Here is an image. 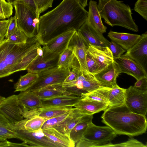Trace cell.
Segmentation results:
<instances>
[{
  "mask_svg": "<svg viewBox=\"0 0 147 147\" xmlns=\"http://www.w3.org/2000/svg\"><path fill=\"white\" fill-rule=\"evenodd\" d=\"M79 3L84 8L88 5L87 2L88 0H77Z\"/></svg>",
  "mask_w": 147,
  "mask_h": 147,
  "instance_id": "obj_51",
  "label": "cell"
},
{
  "mask_svg": "<svg viewBox=\"0 0 147 147\" xmlns=\"http://www.w3.org/2000/svg\"><path fill=\"white\" fill-rule=\"evenodd\" d=\"M87 53L92 57L99 65L100 71L114 60L109 47H101L89 44Z\"/></svg>",
  "mask_w": 147,
  "mask_h": 147,
  "instance_id": "obj_19",
  "label": "cell"
},
{
  "mask_svg": "<svg viewBox=\"0 0 147 147\" xmlns=\"http://www.w3.org/2000/svg\"><path fill=\"white\" fill-rule=\"evenodd\" d=\"M133 86L141 90H147V78H142L137 80Z\"/></svg>",
  "mask_w": 147,
  "mask_h": 147,
  "instance_id": "obj_48",
  "label": "cell"
},
{
  "mask_svg": "<svg viewBox=\"0 0 147 147\" xmlns=\"http://www.w3.org/2000/svg\"><path fill=\"white\" fill-rule=\"evenodd\" d=\"M86 115L80 109L74 108L67 117L62 122L53 127L61 133L70 136L71 130L81 118Z\"/></svg>",
  "mask_w": 147,
  "mask_h": 147,
  "instance_id": "obj_22",
  "label": "cell"
},
{
  "mask_svg": "<svg viewBox=\"0 0 147 147\" xmlns=\"http://www.w3.org/2000/svg\"><path fill=\"white\" fill-rule=\"evenodd\" d=\"M124 55L138 63L147 72V32L140 35L136 42L127 51Z\"/></svg>",
  "mask_w": 147,
  "mask_h": 147,
  "instance_id": "obj_13",
  "label": "cell"
},
{
  "mask_svg": "<svg viewBox=\"0 0 147 147\" xmlns=\"http://www.w3.org/2000/svg\"><path fill=\"white\" fill-rule=\"evenodd\" d=\"M140 35L137 34L118 32L110 30L108 36L121 46L125 51H127L137 41Z\"/></svg>",
  "mask_w": 147,
  "mask_h": 147,
  "instance_id": "obj_23",
  "label": "cell"
},
{
  "mask_svg": "<svg viewBox=\"0 0 147 147\" xmlns=\"http://www.w3.org/2000/svg\"><path fill=\"white\" fill-rule=\"evenodd\" d=\"M45 135L58 144L60 147H74L76 144L70 136L63 134L53 127L42 129Z\"/></svg>",
  "mask_w": 147,
  "mask_h": 147,
  "instance_id": "obj_26",
  "label": "cell"
},
{
  "mask_svg": "<svg viewBox=\"0 0 147 147\" xmlns=\"http://www.w3.org/2000/svg\"><path fill=\"white\" fill-rule=\"evenodd\" d=\"M98 0L99 13L106 23L112 27L119 26L134 32L138 31L129 5L117 0Z\"/></svg>",
  "mask_w": 147,
  "mask_h": 147,
  "instance_id": "obj_4",
  "label": "cell"
},
{
  "mask_svg": "<svg viewBox=\"0 0 147 147\" xmlns=\"http://www.w3.org/2000/svg\"><path fill=\"white\" fill-rule=\"evenodd\" d=\"M75 58L73 46L68 45L60 54L57 66L59 67L67 69L73 63Z\"/></svg>",
  "mask_w": 147,
  "mask_h": 147,
  "instance_id": "obj_35",
  "label": "cell"
},
{
  "mask_svg": "<svg viewBox=\"0 0 147 147\" xmlns=\"http://www.w3.org/2000/svg\"></svg>",
  "mask_w": 147,
  "mask_h": 147,
  "instance_id": "obj_54",
  "label": "cell"
},
{
  "mask_svg": "<svg viewBox=\"0 0 147 147\" xmlns=\"http://www.w3.org/2000/svg\"><path fill=\"white\" fill-rule=\"evenodd\" d=\"M42 46V52L28 66V72L38 73L57 66L60 54L51 51Z\"/></svg>",
  "mask_w": 147,
  "mask_h": 147,
  "instance_id": "obj_11",
  "label": "cell"
},
{
  "mask_svg": "<svg viewBox=\"0 0 147 147\" xmlns=\"http://www.w3.org/2000/svg\"><path fill=\"white\" fill-rule=\"evenodd\" d=\"M32 147L28 145L25 142H23L21 143H13L5 140L0 141V147Z\"/></svg>",
  "mask_w": 147,
  "mask_h": 147,
  "instance_id": "obj_50",
  "label": "cell"
},
{
  "mask_svg": "<svg viewBox=\"0 0 147 147\" xmlns=\"http://www.w3.org/2000/svg\"><path fill=\"white\" fill-rule=\"evenodd\" d=\"M12 4L5 0H0V20L9 18L13 13Z\"/></svg>",
  "mask_w": 147,
  "mask_h": 147,
  "instance_id": "obj_39",
  "label": "cell"
},
{
  "mask_svg": "<svg viewBox=\"0 0 147 147\" xmlns=\"http://www.w3.org/2000/svg\"><path fill=\"white\" fill-rule=\"evenodd\" d=\"M120 74L119 68L114 59L110 65L93 75L101 86L111 88L117 84L116 79Z\"/></svg>",
  "mask_w": 147,
  "mask_h": 147,
  "instance_id": "obj_16",
  "label": "cell"
},
{
  "mask_svg": "<svg viewBox=\"0 0 147 147\" xmlns=\"http://www.w3.org/2000/svg\"><path fill=\"white\" fill-rule=\"evenodd\" d=\"M16 138L34 147H60L57 143L49 139L41 128L36 131L23 128H13Z\"/></svg>",
  "mask_w": 147,
  "mask_h": 147,
  "instance_id": "obj_9",
  "label": "cell"
},
{
  "mask_svg": "<svg viewBox=\"0 0 147 147\" xmlns=\"http://www.w3.org/2000/svg\"><path fill=\"white\" fill-rule=\"evenodd\" d=\"M134 9L147 20V0H137Z\"/></svg>",
  "mask_w": 147,
  "mask_h": 147,
  "instance_id": "obj_43",
  "label": "cell"
},
{
  "mask_svg": "<svg viewBox=\"0 0 147 147\" xmlns=\"http://www.w3.org/2000/svg\"><path fill=\"white\" fill-rule=\"evenodd\" d=\"M76 31L73 29L64 32L51 39L44 45L51 51L60 54L67 47Z\"/></svg>",
  "mask_w": 147,
  "mask_h": 147,
  "instance_id": "obj_21",
  "label": "cell"
},
{
  "mask_svg": "<svg viewBox=\"0 0 147 147\" xmlns=\"http://www.w3.org/2000/svg\"><path fill=\"white\" fill-rule=\"evenodd\" d=\"M88 14L77 0H63L39 18L37 35L41 45L69 30L78 31L87 21Z\"/></svg>",
  "mask_w": 147,
  "mask_h": 147,
  "instance_id": "obj_1",
  "label": "cell"
},
{
  "mask_svg": "<svg viewBox=\"0 0 147 147\" xmlns=\"http://www.w3.org/2000/svg\"><path fill=\"white\" fill-rule=\"evenodd\" d=\"M42 51L41 45L30 51L23 57L20 62L14 67L11 71V74L18 71L26 70L29 65L42 52Z\"/></svg>",
  "mask_w": 147,
  "mask_h": 147,
  "instance_id": "obj_32",
  "label": "cell"
},
{
  "mask_svg": "<svg viewBox=\"0 0 147 147\" xmlns=\"http://www.w3.org/2000/svg\"><path fill=\"white\" fill-rule=\"evenodd\" d=\"M18 27L16 20L14 16L10 18V22L8 26L5 38L7 39L16 31Z\"/></svg>",
  "mask_w": 147,
  "mask_h": 147,
  "instance_id": "obj_46",
  "label": "cell"
},
{
  "mask_svg": "<svg viewBox=\"0 0 147 147\" xmlns=\"http://www.w3.org/2000/svg\"><path fill=\"white\" fill-rule=\"evenodd\" d=\"M109 47L114 59L120 57L126 51L119 45L112 40L109 42Z\"/></svg>",
  "mask_w": 147,
  "mask_h": 147,
  "instance_id": "obj_45",
  "label": "cell"
},
{
  "mask_svg": "<svg viewBox=\"0 0 147 147\" xmlns=\"http://www.w3.org/2000/svg\"><path fill=\"white\" fill-rule=\"evenodd\" d=\"M114 59L119 68L120 73H126L131 76L137 80L142 78H147V72L128 56L122 55Z\"/></svg>",
  "mask_w": 147,
  "mask_h": 147,
  "instance_id": "obj_14",
  "label": "cell"
},
{
  "mask_svg": "<svg viewBox=\"0 0 147 147\" xmlns=\"http://www.w3.org/2000/svg\"><path fill=\"white\" fill-rule=\"evenodd\" d=\"M72 106H51L42 107L28 111L23 115L24 118H29L36 116L47 120L71 111Z\"/></svg>",
  "mask_w": 147,
  "mask_h": 147,
  "instance_id": "obj_18",
  "label": "cell"
},
{
  "mask_svg": "<svg viewBox=\"0 0 147 147\" xmlns=\"http://www.w3.org/2000/svg\"><path fill=\"white\" fill-rule=\"evenodd\" d=\"M54 0H33L36 7V14L39 18L40 14L52 6Z\"/></svg>",
  "mask_w": 147,
  "mask_h": 147,
  "instance_id": "obj_41",
  "label": "cell"
},
{
  "mask_svg": "<svg viewBox=\"0 0 147 147\" xmlns=\"http://www.w3.org/2000/svg\"><path fill=\"white\" fill-rule=\"evenodd\" d=\"M110 88L103 87L80 96L81 99L94 101L105 103L108 107L109 105V92Z\"/></svg>",
  "mask_w": 147,
  "mask_h": 147,
  "instance_id": "obj_31",
  "label": "cell"
},
{
  "mask_svg": "<svg viewBox=\"0 0 147 147\" xmlns=\"http://www.w3.org/2000/svg\"><path fill=\"white\" fill-rule=\"evenodd\" d=\"M46 120L41 117L36 116L25 118L11 126L13 129L23 128L27 130L36 131L41 128Z\"/></svg>",
  "mask_w": 147,
  "mask_h": 147,
  "instance_id": "obj_30",
  "label": "cell"
},
{
  "mask_svg": "<svg viewBox=\"0 0 147 147\" xmlns=\"http://www.w3.org/2000/svg\"><path fill=\"white\" fill-rule=\"evenodd\" d=\"M67 69L69 74L63 82H70L75 80L79 76L82 71L79 63L76 57Z\"/></svg>",
  "mask_w": 147,
  "mask_h": 147,
  "instance_id": "obj_37",
  "label": "cell"
},
{
  "mask_svg": "<svg viewBox=\"0 0 147 147\" xmlns=\"http://www.w3.org/2000/svg\"><path fill=\"white\" fill-rule=\"evenodd\" d=\"M4 98H5V97H2V96H0V102Z\"/></svg>",
  "mask_w": 147,
  "mask_h": 147,
  "instance_id": "obj_53",
  "label": "cell"
},
{
  "mask_svg": "<svg viewBox=\"0 0 147 147\" xmlns=\"http://www.w3.org/2000/svg\"><path fill=\"white\" fill-rule=\"evenodd\" d=\"M4 39V38H3L0 36V43Z\"/></svg>",
  "mask_w": 147,
  "mask_h": 147,
  "instance_id": "obj_52",
  "label": "cell"
},
{
  "mask_svg": "<svg viewBox=\"0 0 147 147\" xmlns=\"http://www.w3.org/2000/svg\"><path fill=\"white\" fill-rule=\"evenodd\" d=\"M86 62L89 73L94 75L100 71L98 65L93 57L88 53L86 55Z\"/></svg>",
  "mask_w": 147,
  "mask_h": 147,
  "instance_id": "obj_44",
  "label": "cell"
},
{
  "mask_svg": "<svg viewBox=\"0 0 147 147\" xmlns=\"http://www.w3.org/2000/svg\"><path fill=\"white\" fill-rule=\"evenodd\" d=\"M68 45L73 46L76 57L80 64L81 70L85 73L88 71L86 57L89 44L77 31L71 37Z\"/></svg>",
  "mask_w": 147,
  "mask_h": 147,
  "instance_id": "obj_15",
  "label": "cell"
},
{
  "mask_svg": "<svg viewBox=\"0 0 147 147\" xmlns=\"http://www.w3.org/2000/svg\"><path fill=\"white\" fill-rule=\"evenodd\" d=\"M57 84L61 86L73 95L80 96L82 94L103 87L99 84L93 75L82 71L75 80Z\"/></svg>",
  "mask_w": 147,
  "mask_h": 147,
  "instance_id": "obj_7",
  "label": "cell"
},
{
  "mask_svg": "<svg viewBox=\"0 0 147 147\" xmlns=\"http://www.w3.org/2000/svg\"><path fill=\"white\" fill-rule=\"evenodd\" d=\"M12 138H16L13 128L7 120L0 113V141Z\"/></svg>",
  "mask_w": 147,
  "mask_h": 147,
  "instance_id": "obj_36",
  "label": "cell"
},
{
  "mask_svg": "<svg viewBox=\"0 0 147 147\" xmlns=\"http://www.w3.org/2000/svg\"><path fill=\"white\" fill-rule=\"evenodd\" d=\"M10 19L7 20H0V36L4 38L6 35Z\"/></svg>",
  "mask_w": 147,
  "mask_h": 147,
  "instance_id": "obj_47",
  "label": "cell"
},
{
  "mask_svg": "<svg viewBox=\"0 0 147 147\" xmlns=\"http://www.w3.org/2000/svg\"><path fill=\"white\" fill-rule=\"evenodd\" d=\"M40 45L37 35L28 38L25 43H12L4 39L0 43V78L11 74L14 67L23 57Z\"/></svg>",
  "mask_w": 147,
  "mask_h": 147,
  "instance_id": "obj_3",
  "label": "cell"
},
{
  "mask_svg": "<svg viewBox=\"0 0 147 147\" xmlns=\"http://www.w3.org/2000/svg\"><path fill=\"white\" fill-rule=\"evenodd\" d=\"M28 38L25 33L17 27L14 32L6 39L12 43L22 44L26 43Z\"/></svg>",
  "mask_w": 147,
  "mask_h": 147,
  "instance_id": "obj_38",
  "label": "cell"
},
{
  "mask_svg": "<svg viewBox=\"0 0 147 147\" xmlns=\"http://www.w3.org/2000/svg\"><path fill=\"white\" fill-rule=\"evenodd\" d=\"M87 21L101 33L106 32L107 27L103 24L97 2L94 0H90L89 2Z\"/></svg>",
  "mask_w": 147,
  "mask_h": 147,
  "instance_id": "obj_24",
  "label": "cell"
},
{
  "mask_svg": "<svg viewBox=\"0 0 147 147\" xmlns=\"http://www.w3.org/2000/svg\"><path fill=\"white\" fill-rule=\"evenodd\" d=\"M21 113L42 107L41 100L35 92L27 90L17 95Z\"/></svg>",
  "mask_w": 147,
  "mask_h": 147,
  "instance_id": "obj_20",
  "label": "cell"
},
{
  "mask_svg": "<svg viewBox=\"0 0 147 147\" xmlns=\"http://www.w3.org/2000/svg\"><path fill=\"white\" fill-rule=\"evenodd\" d=\"M13 5L15 10V17L18 27L26 35L28 38L37 35L39 18L36 11L28 5L22 3Z\"/></svg>",
  "mask_w": 147,
  "mask_h": 147,
  "instance_id": "obj_6",
  "label": "cell"
},
{
  "mask_svg": "<svg viewBox=\"0 0 147 147\" xmlns=\"http://www.w3.org/2000/svg\"><path fill=\"white\" fill-rule=\"evenodd\" d=\"M81 99L80 96L62 95L47 99H41L42 107L51 106H72Z\"/></svg>",
  "mask_w": 147,
  "mask_h": 147,
  "instance_id": "obj_25",
  "label": "cell"
},
{
  "mask_svg": "<svg viewBox=\"0 0 147 147\" xmlns=\"http://www.w3.org/2000/svg\"><path fill=\"white\" fill-rule=\"evenodd\" d=\"M73 107L80 109L86 115H93L104 111L108 106L104 103L81 99Z\"/></svg>",
  "mask_w": 147,
  "mask_h": 147,
  "instance_id": "obj_27",
  "label": "cell"
},
{
  "mask_svg": "<svg viewBox=\"0 0 147 147\" xmlns=\"http://www.w3.org/2000/svg\"><path fill=\"white\" fill-rule=\"evenodd\" d=\"M0 113L11 125L24 119L19 105L17 95H13L5 98L0 102Z\"/></svg>",
  "mask_w": 147,
  "mask_h": 147,
  "instance_id": "obj_12",
  "label": "cell"
},
{
  "mask_svg": "<svg viewBox=\"0 0 147 147\" xmlns=\"http://www.w3.org/2000/svg\"><path fill=\"white\" fill-rule=\"evenodd\" d=\"M106 147H146L147 146L137 140L131 137L128 140L125 142L115 144H113L111 143L106 145Z\"/></svg>",
  "mask_w": 147,
  "mask_h": 147,
  "instance_id": "obj_42",
  "label": "cell"
},
{
  "mask_svg": "<svg viewBox=\"0 0 147 147\" xmlns=\"http://www.w3.org/2000/svg\"><path fill=\"white\" fill-rule=\"evenodd\" d=\"M104 111L101 117L102 122L117 135L132 137L146 133V117L132 112L125 104L108 107Z\"/></svg>",
  "mask_w": 147,
  "mask_h": 147,
  "instance_id": "obj_2",
  "label": "cell"
},
{
  "mask_svg": "<svg viewBox=\"0 0 147 147\" xmlns=\"http://www.w3.org/2000/svg\"><path fill=\"white\" fill-rule=\"evenodd\" d=\"M89 44L109 47V42L86 21L77 31Z\"/></svg>",
  "mask_w": 147,
  "mask_h": 147,
  "instance_id": "obj_17",
  "label": "cell"
},
{
  "mask_svg": "<svg viewBox=\"0 0 147 147\" xmlns=\"http://www.w3.org/2000/svg\"><path fill=\"white\" fill-rule=\"evenodd\" d=\"M7 2L13 5L15 3H22L30 6L36 12V7L33 0H7Z\"/></svg>",
  "mask_w": 147,
  "mask_h": 147,
  "instance_id": "obj_49",
  "label": "cell"
},
{
  "mask_svg": "<svg viewBox=\"0 0 147 147\" xmlns=\"http://www.w3.org/2000/svg\"><path fill=\"white\" fill-rule=\"evenodd\" d=\"M38 78L28 90L36 92L47 86L63 83L69 74L67 69L58 66L37 73Z\"/></svg>",
  "mask_w": 147,
  "mask_h": 147,
  "instance_id": "obj_8",
  "label": "cell"
},
{
  "mask_svg": "<svg viewBox=\"0 0 147 147\" xmlns=\"http://www.w3.org/2000/svg\"><path fill=\"white\" fill-rule=\"evenodd\" d=\"M38 77L37 73L28 72L20 77L14 85V92L28 90L35 82Z\"/></svg>",
  "mask_w": 147,
  "mask_h": 147,
  "instance_id": "obj_33",
  "label": "cell"
},
{
  "mask_svg": "<svg viewBox=\"0 0 147 147\" xmlns=\"http://www.w3.org/2000/svg\"><path fill=\"white\" fill-rule=\"evenodd\" d=\"M125 104L132 112L146 117L147 90H141L130 86L126 89Z\"/></svg>",
  "mask_w": 147,
  "mask_h": 147,
  "instance_id": "obj_10",
  "label": "cell"
},
{
  "mask_svg": "<svg viewBox=\"0 0 147 147\" xmlns=\"http://www.w3.org/2000/svg\"><path fill=\"white\" fill-rule=\"evenodd\" d=\"M117 135L109 126H98L92 122L88 125L77 145L78 147H105Z\"/></svg>",
  "mask_w": 147,
  "mask_h": 147,
  "instance_id": "obj_5",
  "label": "cell"
},
{
  "mask_svg": "<svg viewBox=\"0 0 147 147\" xmlns=\"http://www.w3.org/2000/svg\"><path fill=\"white\" fill-rule=\"evenodd\" d=\"M34 92L41 100L49 98L63 94L74 95L61 86L57 84L47 86Z\"/></svg>",
  "mask_w": 147,
  "mask_h": 147,
  "instance_id": "obj_28",
  "label": "cell"
},
{
  "mask_svg": "<svg viewBox=\"0 0 147 147\" xmlns=\"http://www.w3.org/2000/svg\"><path fill=\"white\" fill-rule=\"evenodd\" d=\"M93 115H85L83 116L79 122L71 130L70 137L75 144L82 138L88 125L92 123Z\"/></svg>",
  "mask_w": 147,
  "mask_h": 147,
  "instance_id": "obj_29",
  "label": "cell"
},
{
  "mask_svg": "<svg viewBox=\"0 0 147 147\" xmlns=\"http://www.w3.org/2000/svg\"><path fill=\"white\" fill-rule=\"evenodd\" d=\"M126 89L117 84L110 89L109 93V107L124 104Z\"/></svg>",
  "mask_w": 147,
  "mask_h": 147,
  "instance_id": "obj_34",
  "label": "cell"
},
{
  "mask_svg": "<svg viewBox=\"0 0 147 147\" xmlns=\"http://www.w3.org/2000/svg\"><path fill=\"white\" fill-rule=\"evenodd\" d=\"M71 111L46 120L42 125L41 129H43L46 128L53 127L57 125L67 117Z\"/></svg>",
  "mask_w": 147,
  "mask_h": 147,
  "instance_id": "obj_40",
  "label": "cell"
}]
</instances>
